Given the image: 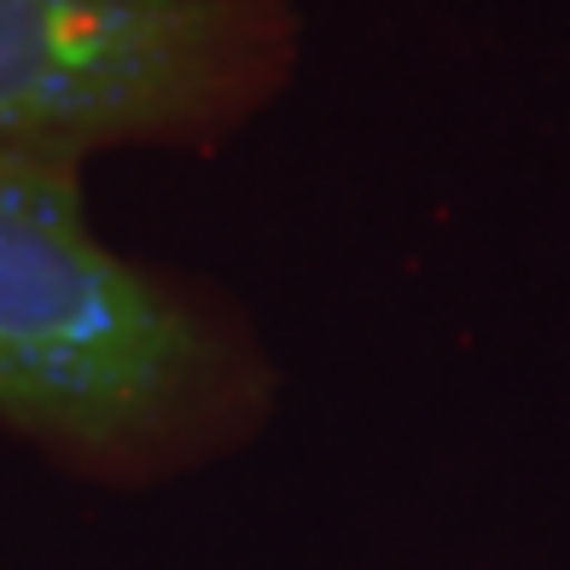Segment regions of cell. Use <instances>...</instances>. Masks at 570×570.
I'll return each mask as SVG.
<instances>
[{
  "instance_id": "1",
  "label": "cell",
  "mask_w": 570,
  "mask_h": 570,
  "mask_svg": "<svg viewBox=\"0 0 570 570\" xmlns=\"http://www.w3.org/2000/svg\"><path fill=\"white\" fill-rule=\"evenodd\" d=\"M227 384L222 321L99 239L82 169L0 164V420L76 454H135Z\"/></svg>"
},
{
  "instance_id": "2",
  "label": "cell",
  "mask_w": 570,
  "mask_h": 570,
  "mask_svg": "<svg viewBox=\"0 0 570 570\" xmlns=\"http://www.w3.org/2000/svg\"><path fill=\"white\" fill-rule=\"evenodd\" d=\"M292 59V0H0V164L210 146Z\"/></svg>"
}]
</instances>
